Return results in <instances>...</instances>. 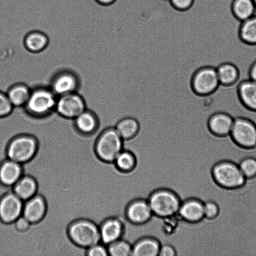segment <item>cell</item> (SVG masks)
<instances>
[{
	"mask_svg": "<svg viewBox=\"0 0 256 256\" xmlns=\"http://www.w3.org/2000/svg\"><path fill=\"white\" fill-rule=\"evenodd\" d=\"M57 98L48 85H36L32 88L29 98L22 108L32 118L44 119L56 112Z\"/></svg>",
	"mask_w": 256,
	"mask_h": 256,
	"instance_id": "cell-1",
	"label": "cell"
},
{
	"mask_svg": "<svg viewBox=\"0 0 256 256\" xmlns=\"http://www.w3.org/2000/svg\"><path fill=\"white\" fill-rule=\"evenodd\" d=\"M40 146V140L36 136L27 132L11 136L6 148L8 158L21 164L28 162L36 156Z\"/></svg>",
	"mask_w": 256,
	"mask_h": 256,
	"instance_id": "cell-2",
	"label": "cell"
},
{
	"mask_svg": "<svg viewBox=\"0 0 256 256\" xmlns=\"http://www.w3.org/2000/svg\"><path fill=\"white\" fill-rule=\"evenodd\" d=\"M94 150L100 160L112 162L123 150V140L114 128H106L96 136Z\"/></svg>",
	"mask_w": 256,
	"mask_h": 256,
	"instance_id": "cell-3",
	"label": "cell"
},
{
	"mask_svg": "<svg viewBox=\"0 0 256 256\" xmlns=\"http://www.w3.org/2000/svg\"><path fill=\"white\" fill-rule=\"evenodd\" d=\"M68 234L74 244L84 248L100 242L99 226L88 220L80 219L72 222Z\"/></svg>",
	"mask_w": 256,
	"mask_h": 256,
	"instance_id": "cell-4",
	"label": "cell"
},
{
	"mask_svg": "<svg viewBox=\"0 0 256 256\" xmlns=\"http://www.w3.org/2000/svg\"><path fill=\"white\" fill-rule=\"evenodd\" d=\"M212 172L216 184L228 189L241 186L246 180L238 164L230 160H222L216 163L213 166Z\"/></svg>",
	"mask_w": 256,
	"mask_h": 256,
	"instance_id": "cell-5",
	"label": "cell"
},
{
	"mask_svg": "<svg viewBox=\"0 0 256 256\" xmlns=\"http://www.w3.org/2000/svg\"><path fill=\"white\" fill-rule=\"evenodd\" d=\"M230 140L238 146L244 149L256 147V124L246 116L234 118L229 135Z\"/></svg>",
	"mask_w": 256,
	"mask_h": 256,
	"instance_id": "cell-6",
	"label": "cell"
},
{
	"mask_svg": "<svg viewBox=\"0 0 256 256\" xmlns=\"http://www.w3.org/2000/svg\"><path fill=\"white\" fill-rule=\"evenodd\" d=\"M154 214L168 218L177 214L181 202L173 192L159 190L151 194L147 200Z\"/></svg>",
	"mask_w": 256,
	"mask_h": 256,
	"instance_id": "cell-7",
	"label": "cell"
},
{
	"mask_svg": "<svg viewBox=\"0 0 256 256\" xmlns=\"http://www.w3.org/2000/svg\"><path fill=\"white\" fill-rule=\"evenodd\" d=\"M220 84L216 68L210 64L199 68L192 79V86L196 94L202 96H210L216 92Z\"/></svg>",
	"mask_w": 256,
	"mask_h": 256,
	"instance_id": "cell-8",
	"label": "cell"
},
{
	"mask_svg": "<svg viewBox=\"0 0 256 256\" xmlns=\"http://www.w3.org/2000/svg\"><path fill=\"white\" fill-rule=\"evenodd\" d=\"M79 75L70 68H61L50 78L48 85L57 96L78 92L81 86Z\"/></svg>",
	"mask_w": 256,
	"mask_h": 256,
	"instance_id": "cell-9",
	"label": "cell"
},
{
	"mask_svg": "<svg viewBox=\"0 0 256 256\" xmlns=\"http://www.w3.org/2000/svg\"><path fill=\"white\" fill-rule=\"evenodd\" d=\"M87 108L85 99L78 92L58 96L56 112L64 118L73 120Z\"/></svg>",
	"mask_w": 256,
	"mask_h": 256,
	"instance_id": "cell-10",
	"label": "cell"
},
{
	"mask_svg": "<svg viewBox=\"0 0 256 256\" xmlns=\"http://www.w3.org/2000/svg\"><path fill=\"white\" fill-rule=\"evenodd\" d=\"M234 118L227 112L218 111L209 115L206 120V126L210 135L216 138L229 136Z\"/></svg>",
	"mask_w": 256,
	"mask_h": 256,
	"instance_id": "cell-11",
	"label": "cell"
},
{
	"mask_svg": "<svg viewBox=\"0 0 256 256\" xmlns=\"http://www.w3.org/2000/svg\"><path fill=\"white\" fill-rule=\"evenodd\" d=\"M24 202L12 191L0 198V220L4 224L13 223L22 214Z\"/></svg>",
	"mask_w": 256,
	"mask_h": 256,
	"instance_id": "cell-12",
	"label": "cell"
},
{
	"mask_svg": "<svg viewBox=\"0 0 256 256\" xmlns=\"http://www.w3.org/2000/svg\"><path fill=\"white\" fill-rule=\"evenodd\" d=\"M74 128L82 136L92 138L100 130V120L96 112L87 108L73 120Z\"/></svg>",
	"mask_w": 256,
	"mask_h": 256,
	"instance_id": "cell-13",
	"label": "cell"
},
{
	"mask_svg": "<svg viewBox=\"0 0 256 256\" xmlns=\"http://www.w3.org/2000/svg\"><path fill=\"white\" fill-rule=\"evenodd\" d=\"M46 204L44 198L36 194L24 202L22 216L32 224L42 220L46 212Z\"/></svg>",
	"mask_w": 256,
	"mask_h": 256,
	"instance_id": "cell-14",
	"label": "cell"
},
{
	"mask_svg": "<svg viewBox=\"0 0 256 256\" xmlns=\"http://www.w3.org/2000/svg\"><path fill=\"white\" fill-rule=\"evenodd\" d=\"M100 242L106 246L122 238L124 226L116 218H110L104 221L100 226Z\"/></svg>",
	"mask_w": 256,
	"mask_h": 256,
	"instance_id": "cell-15",
	"label": "cell"
},
{
	"mask_svg": "<svg viewBox=\"0 0 256 256\" xmlns=\"http://www.w3.org/2000/svg\"><path fill=\"white\" fill-rule=\"evenodd\" d=\"M23 175L21 164L8 158L0 163V184L2 186L12 188Z\"/></svg>",
	"mask_w": 256,
	"mask_h": 256,
	"instance_id": "cell-16",
	"label": "cell"
},
{
	"mask_svg": "<svg viewBox=\"0 0 256 256\" xmlns=\"http://www.w3.org/2000/svg\"><path fill=\"white\" fill-rule=\"evenodd\" d=\"M152 214L148 202L142 200L133 201L128 205L126 210L128 220L134 224L146 222Z\"/></svg>",
	"mask_w": 256,
	"mask_h": 256,
	"instance_id": "cell-17",
	"label": "cell"
},
{
	"mask_svg": "<svg viewBox=\"0 0 256 256\" xmlns=\"http://www.w3.org/2000/svg\"><path fill=\"white\" fill-rule=\"evenodd\" d=\"M236 94L243 106L256 112V82L248 78L242 80L237 86Z\"/></svg>",
	"mask_w": 256,
	"mask_h": 256,
	"instance_id": "cell-18",
	"label": "cell"
},
{
	"mask_svg": "<svg viewBox=\"0 0 256 256\" xmlns=\"http://www.w3.org/2000/svg\"><path fill=\"white\" fill-rule=\"evenodd\" d=\"M204 203L200 200L192 198L181 202L178 214L183 220L195 222L204 218Z\"/></svg>",
	"mask_w": 256,
	"mask_h": 256,
	"instance_id": "cell-19",
	"label": "cell"
},
{
	"mask_svg": "<svg viewBox=\"0 0 256 256\" xmlns=\"http://www.w3.org/2000/svg\"><path fill=\"white\" fill-rule=\"evenodd\" d=\"M31 90L32 88L27 84L18 82L10 85L5 92L14 108H23L29 98Z\"/></svg>",
	"mask_w": 256,
	"mask_h": 256,
	"instance_id": "cell-20",
	"label": "cell"
},
{
	"mask_svg": "<svg viewBox=\"0 0 256 256\" xmlns=\"http://www.w3.org/2000/svg\"><path fill=\"white\" fill-rule=\"evenodd\" d=\"M48 44L49 40L47 36L38 30L28 33L24 40V49L32 54H38L44 52Z\"/></svg>",
	"mask_w": 256,
	"mask_h": 256,
	"instance_id": "cell-21",
	"label": "cell"
},
{
	"mask_svg": "<svg viewBox=\"0 0 256 256\" xmlns=\"http://www.w3.org/2000/svg\"><path fill=\"white\" fill-rule=\"evenodd\" d=\"M220 86L228 87L236 84L240 76L238 68L234 63L226 62L216 66Z\"/></svg>",
	"mask_w": 256,
	"mask_h": 256,
	"instance_id": "cell-22",
	"label": "cell"
},
{
	"mask_svg": "<svg viewBox=\"0 0 256 256\" xmlns=\"http://www.w3.org/2000/svg\"><path fill=\"white\" fill-rule=\"evenodd\" d=\"M12 192L24 202L37 194L38 184L33 178L23 175L12 187Z\"/></svg>",
	"mask_w": 256,
	"mask_h": 256,
	"instance_id": "cell-23",
	"label": "cell"
},
{
	"mask_svg": "<svg viewBox=\"0 0 256 256\" xmlns=\"http://www.w3.org/2000/svg\"><path fill=\"white\" fill-rule=\"evenodd\" d=\"M160 246L156 240L144 238L132 246V256H158Z\"/></svg>",
	"mask_w": 256,
	"mask_h": 256,
	"instance_id": "cell-24",
	"label": "cell"
},
{
	"mask_svg": "<svg viewBox=\"0 0 256 256\" xmlns=\"http://www.w3.org/2000/svg\"><path fill=\"white\" fill-rule=\"evenodd\" d=\"M232 10L236 18L242 22L256 14V5L253 0H234Z\"/></svg>",
	"mask_w": 256,
	"mask_h": 256,
	"instance_id": "cell-25",
	"label": "cell"
},
{
	"mask_svg": "<svg viewBox=\"0 0 256 256\" xmlns=\"http://www.w3.org/2000/svg\"><path fill=\"white\" fill-rule=\"evenodd\" d=\"M239 34L244 43L256 46V14L242 22Z\"/></svg>",
	"mask_w": 256,
	"mask_h": 256,
	"instance_id": "cell-26",
	"label": "cell"
},
{
	"mask_svg": "<svg viewBox=\"0 0 256 256\" xmlns=\"http://www.w3.org/2000/svg\"><path fill=\"white\" fill-rule=\"evenodd\" d=\"M138 128V124L136 120L126 117L120 120L114 128L122 140H127L137 133Z\"/></svg>",
	"mask_w": 256,
	"mask_h": 256,
	"instance_id": "cell-27",
	"label": "cell"
},
{
	"mask_svg": "<svg viewBox=\"0 0 256 256\" xmlns=\"http://www.w3.org/2000/svg\"><path fill=\"white\" fill-rule=\"evenodd\" d=\"M116 166L122 172L132 170L136 166V158L130 152L123 150L113 162Z\"/></svg>",
	"mask_w": 256,
	"mask_h": 256,
	"instance_id": "cell-28",
	"label": "cell"
},
{
	"mask_svg": "<svg viewBox=\"0 0 256 256\" xmlns=\"http://www.w3.org/2000/svg\"><path fill=\"white\" fill-rule=\"evenodd\" d=\"M107 248L110 256H132V246L122 238L108 245Z\"/></svg>",
	"mask_w": 256,
	"mask_h": 256,
	"instance_id": "cell-29",
	"label": "cell"
},
{
	"mask_svg": "<svg viewBox=\"0 0 256 256\" xmlns=\"http://www.w3.org/2000/svg\"><path fill=\"white\" fill-rule=\"evenodd\" d=\"M238 165L246 178H252L256 176V158L250 156L244 158L239 162Z\"/></svg>",
	"mask_w": 256,
	"mask_h": 256,
	"instance_id": "cell-30",
	"label": "cell"
},
{
	"mask_svg": "<svg viewBox=\"0 0 256 256\" xmlns=\"http://www.w3.org/2000/svg\"><path fill=\"white\" fill-rule=\"evenodd\" d=\"M14 108L5 92L0 90V118H6L13 112Z\"/></svg>",
	"mask_w": 256,
	"mask_h": 256,
	"instance_id": "cell-31",
	"label": "cell"
},
{
	"mask_svg": "<svg viewBox=\"0 0 256 256\" xmlns=\"http://www.w3.org/2000/svg\"><path fill=\"white\" fill-rule=\"evenodd\" d=\"M220 208L214 202L208 200L204 203V218L208 219L215 218L218 214Z\"/></svg>",
	"mask_w": 256,
	"mask_h": 256,
	"instance_id": "cell-32",
	"label": "cell"
},
{
	"mask_svg": "<svg viewBox=\"0 0 256 256\" xmlns=\"http://www.w3.org/2000/svg\"><path fill=\"white\" fill-rule=\"evenodd\" d=\"M86 256H108L107 246L101 242L86 248Z\"/></svg>",
	"mask_w": 256,
	"mask_h": 256,
	"instance_id": "cell-33",
	"label": "cell"
},
{
	"mask_svg": "<svg viewBox=\"0 0 256 256\" xmlns=\"http://www.w3.org/2000/svg\"><path fill=\"white\" fill-rule=\"evenodd\" d=\"M31 223L22 215L18 218L14 222L13 224L16 230L20 233L21 248L22 256V234L26 232L30 228Z\"/></svg>",
	"mask_w": 256,
	"mask_h": 256,
	"instance_id": "cell-34",
	"label": "cell"
},
{
	"mask_svg": "<svg viewBox=\"0 0 256 256\" xmlns=\"http://www.w3.org/2000/svg\"><path fill=\"white\" fill-rule=\"evenodd\" d=\"M158 256H176L175 249L168 244L160 245Z\"/></svg>",
	"mask_w": 256,
	"mask_h": 256,
	"instance_id": "cell-35",
	"label": "cell"
},
{
	"mask_svg": "<svg viewBox=\"0 0 256 256\" xmlns=\"http://www.w3.org/2000/svg\"><path fill=\"white\" fill-rule=\"evenodd\" d=\"M172 4L178 10H184L190 8L193 0H170Z\"/></svg>",
	"mask_w": 256,
	"mask_h": 256,
	"instance_id": "cell-36",
	"label": "cell"
},
{
	"mask_svg": "<svg viewBox=\"0 0 256 256\" xmlns=\"http://www.w3.org/2000/svg\"><path fill=\"white\" fill-rule=\"evenodd\" d=\"M248 78L256 82V60L250 64L248 72Z\"/></svg>",
	"mask_w": 256,
	"mask_h": 256,
	"instance_id": "cell-37",
	"label": "cell"
},
{
	"mask_svg": "<svg viewBox=\"0 0 256 256\" xmlns=\"http://www.w3.org/2000/svg\"><path fill=\"white\" fill-rule=\"evenodd\" d=\"M99 3L102 4H108L112 3L114 0H96Z\"/></svg>",
	"mask_w": 256,
	"mask_h": 256,
	"instance_id": "cell-38",
	"label": "cell"
},
{
	"mask_svg": "<svg viewBox=\"0 0 256 256\" xmlns=\"http://www.w3.org/2000/svg\"><path fill=\"white\" fill-rule=\"evenodd\" d=\"M254 3L256 5V0H253Z\"/></svg>",
	"mask_w": 256,
	"mask_h": 256,
	"instance_id": "cell-39",
	"label": "cell"
},
{
	"mask_svg": "<svg viewBox=\"0 0 256 256\" xmlns=\"http://www.w3.org/2000/svg\"><path fill=\"white\" fill-rule=\"evenodd\" d=\"M175 11H176V10H175ZM173 17H174V16H173ZM172 19H173V18H172ZM171 23H172V22H171ZM170 26H171V25H170ZM167 44L168 45V40H167ZM168 46H169V45H168Z\"/></svg>",
	"mask_w": 256,
	"mask_h": 256,
	"instance_id": "cell-40",
	"label": "cell"
},
{
	"mask_svg": "<svg viewBox=\"0 0 256 256\" xmlns=\"http://www.w3.org/2000/svg\"></svg>",
	"mask_w": 256,
	"mask_h": 256,
	"instance_id": "cell-41",
	"label": "cell"
}]
</instances>
